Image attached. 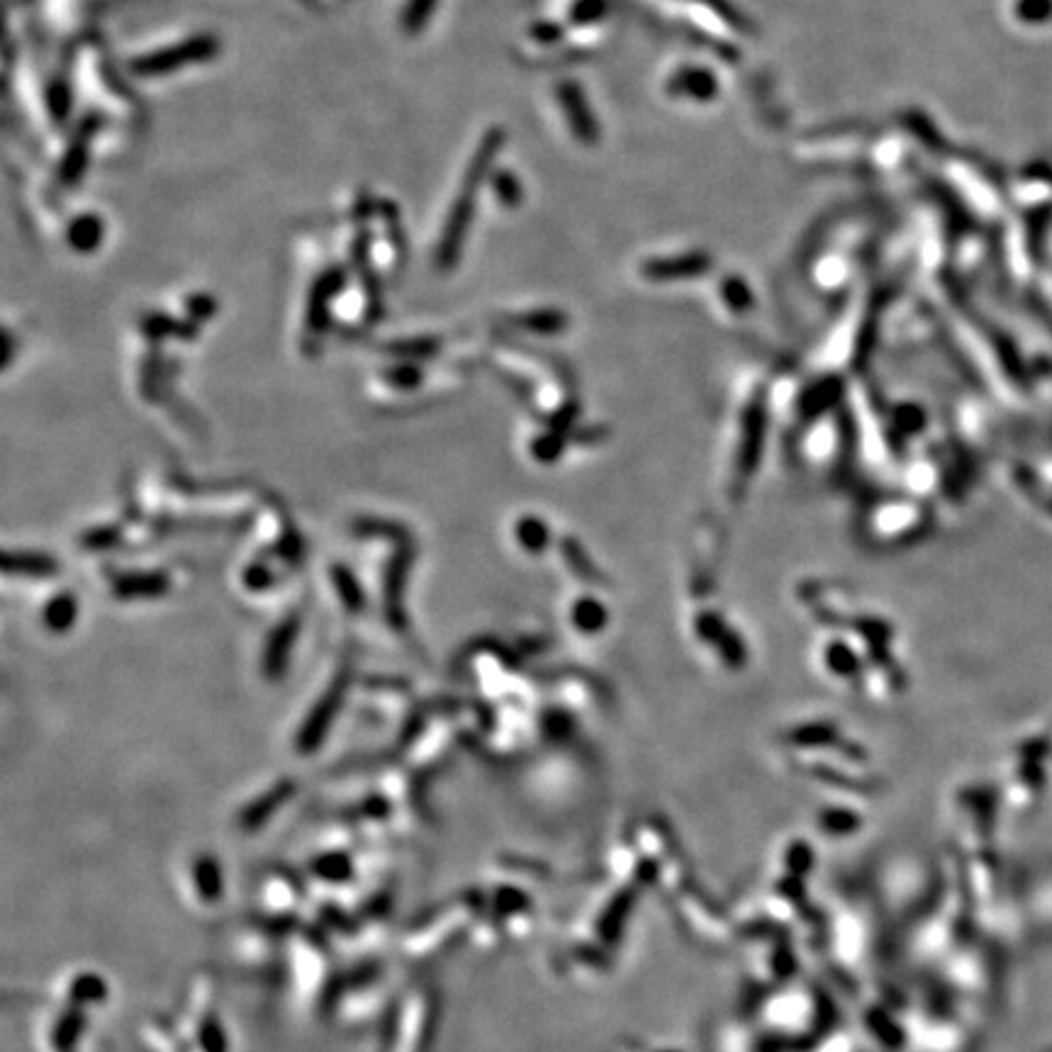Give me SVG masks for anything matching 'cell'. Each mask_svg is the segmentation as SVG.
Returning a JSON list of instances; mask_svg holds the SVG:
<instances>
[{"instance_id":"3957f363","label":"cell","mask_w":1052,"mask_h":1052,"mask_svg":"<svg viewBox=\"0 0 1052 1052\" xmlns=\"http://www.w3.org/2000/svg\"><path fill=\"white\" fill-rule=\"evenodd\" d=\"M102 127L100 115H88L81 122V130L76 135L73 142L69 145L67 153H63L61 166H59V181L63 186H76L81 183V178L88 169V153H91V137Z\"/></svg>"},{"instance_id":"52a82bcc","label":"cell","mask_w":1052,"mask_h":1052,"mask_svg":"<svg viewBox=\"0 0 1052 1052\" xmlns=\"http://www.w3.org/2000/svg\"><path fill=\"white\" fill-rule=\"evenodd\" d=\"M8 570L44 575L49 570H54V566H51V560H47L44 556H18V558H8Z\"/></svg>"},{"instance_id":"277c9868","label":"cell","mask_w":1052,"mask_h":1052,"mask_svg":"<svg viewBox=\"0 0 1052 1052\" xmlns=\"http://www.w3.org/2000/svg\"><path fill=\"white\" fill-rule=\"evenodd\" d=\"M102 239H106V222L98 212H81L76 215L67 227V241L73 251L91 254L96 251Z\"/></svg>"},{"instance_id":"8992f818","label":"cell","mask_w":1052,"mask_h":1052,"mask_svg":"<svg viewBox=\"0 0 1052 1052\" xmlns=\"http://www.w3.org/2000/svg\"><path fill=\"white\" fill-rule=\"evenodd\" d=\"M436 6H439V0H407V6L403 10V20H400L403 30L407 34H417L425 30L434 16Z\"/></svg>"},{"instance_id":"9c48e42d","label":"cell","mask_w":1052,"mask_h":1052,"mask_svg":"<svg viewBox=\"0 0 1052 1052\" xmlns=\"http://www.w3.org/2000/svg\"><path fill=\"white\" fill-rule=\"evenodd\" d=\"M212 307H215V302L210 298H205V295H198L196 300H190V310H192V315L198 312V317H208Z\"/></svg>"},{"instance_id":"7a4b0ae2","label":"cell","mask_w":1052,"mask_h":1052,"mask_svg":"<svg viewBox=\"0 0 1052 1052\" xmlns=\"http://www.w3.org/2000/svg\"><path fill=\"white\" fill-rule=\"evenodd\" d=\"M217 54H220V40H217L215 34L202 32L186 37V40L178 44L147 51V54L137 57L130 63V69L137 76H166L186 67H196V63L212 61Z\"/></svg>"},{"instance_id":"5b68a950","label":"cell","mask_w":1052,"mask_h":1052,"mask_svg":"<svg viewBox=\"0 0 1052 1052\" xmlns=\"http://www.w3.org/2000/svg\"><path fill=\"white\" fill-rule=\"evenodd\" d=\"M71 108H73V96H71L69 83L67 81L51 83L47 88V110H49L51 122H54L57 127L67 125Z\"/></svg>"},{"instance_id":"6da1fadb","label":"cell","mask_w":1052,"mask_h":1052,"mask_svg":"<svg viewBox=\"0 0 1052 1052\" xmlns=\"http://www.w3.org/2000/svg\"><path fill=\"white\" fill-rule=\"evenodd\" d=\"M497 142H499L497 132L485 135L480 149L476 151V157H473V163H470V169L466 173L464 188H460L454 208H451V212H448V220L444 225L439 251H436V261H439L441 268H451L458 259L460 244H464L473 210H476V190H478V183L483 181V176L487 173V166H490V159H493V153L497 149Z\"/></svg>"},{"instance_id":"ba28073f","label":"cell","mask_w":1052,"mask_h":1052,"mask_svg":"<svg viewBox=\"0 0 1052 1052\" xmlns=\"http://www.w3.org/2000/svg\"><path fill=\"white\" fill-rule=\"evenodd\" d=\"M495 190H497V198L503 200V202H507V205L515 202V200H517V196H519L517 188H515V181H512L509 173H497Z\"/></svg>"}]
</instances>
